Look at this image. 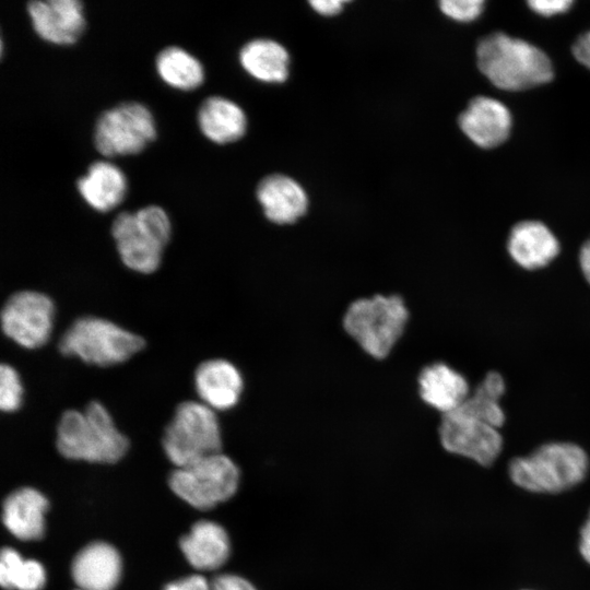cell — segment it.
Instances as JSON below:
<instances>
[{"instance_id":"1","label":"cell","mask_w":590,"mask_h":590,"mask_svg":"<svg viewBox=\"0 0 590 590\" xmlns=\"http://www.w3.org/2000/svg\"><path fill=\"white\" fill-rule=\"evenodd\" d=\"M480 71L498 88L524 91L553 79L547 55L536 46L495 32L483 37L476 47Z\"/></svg>"},{"instance_id":"2","label":"cell","mask_w":590,"mask_h":590,"mask_svg":"<svg viewBox=\"0 0 590 590\" xmlns=\"http://www.w3.org/2000/svg\"><path fill=\"white\" fill-rule=\"evenodd\" d=\"M56 445L67 459L88 462L114 463L129 448L127 437L119 432L108 410L98 401L90 402L83 410L62 413Z\"/></svg>"},{"instance_id":"3","label":"cell","mask_w":590,"mask_h":590,"mask_svg":"<svg viewBox=\"0 0 590 590\" xmlns=\"http://www.w3.org/2000/svg\"><path fill=\"white\" fill-rule=\"evenodd\" d=\"M409 319L402 296L375 294L354 299L343 314L342 327L365 354L384 359L402 338Z\"/></svg>"},{"instance_id":"4","label":"cell","mask_w":590,"mask_h":590,"mask_svg":"<svg viewBox=\"0 0 590 590\" xmlns=\"http://www.w3.org/2000/svg\"><path fill=\"white\" fill-rule=\"evenodd\" d=\"M589 459L578 445L568 441L547 442L526 457L509 462L508 473L519 487L554 494L569 489L587 475Z\"/></svg>"},{"instance_id":"5","label":"cell","mask_w":590,"mask_h":590,"mask_svg":"<svg viewBox=\"0 0 590 590\" xmlns=\"http://www.w3.org/2000/svg\"><path fill=\"white\" fill-rule=\"evenodd\" d=\"M172 235V223L158 205L120 212L111 224V236L122 263L138 273L156 271Z\"/></svg>"},{"instance_id":"6","label":"cell","mask_w":590,"mask_h":590,"mask_svg":"<svg viewBox=\"0 0 590 590\" xmlns=\"http://www.w3.org/2000/svg\"><path fill=\"white\" fill-rule=\"evenodd\" d=\"M145 341L138 334L101 317L78 318L59 340V351L101 367L121 364L140 352Z\"/></svg>"},{"instance_id":"7","label":"cell","mask_w":590,"mask_h":590,"mask_svg":"<svg viewBox=\"0 0 590 590\" xmlns=\"http://www.w3.org/2000/svg\"><path fill=\"white\" fill-rule=\"evenodd\" d=\"M162 445L177 468L221 452L222 434L216 412L200 401L179 403L165 428Z\"/></svg>"},{"instance_id":"8","label":"cell","mask_w":590,"mask_h":590,"mask_svg":"<svg viewBox=\"0 0 590 590\" xmlns=\"http://www.w3.org/2000/svg\"><path fill=\"white\" fill-rule=\"evenodd\" d=\"M172 491L197 509L206 510L228 500L237 491L239 470L221 452L177 468L168 480Z\"/></svg>"},{"instance_id":"9","label":"cell","mask_w":590,"mask_h":590,"mask_svg":"<svg viewBox=\"0 0 590 590\" xmlns=\"http://www.w3.org/2000/svg\"><path fill=\"white\" fill-rule=\"evenodd\" d=\"M156 122L151 110L139 102H123L96 119L93 142L106 157L134 155L156 138Z\"/></svg>"},{"instance_id":"10","label":"cell","mask_w":590,"mask_h":590,"mask_svg":"<svg viewBox=\"0 0 590 590\" xmlns=\"http://www.w3.org/2000/svg\"><path fill=\"white\" fill-rule=\"evenodd\" d=\"M55 305L51 298L37 291L12 294L1 310L3 333L24 349H38L46 344L54 328Z\"/></svg>"},{"instance_id":"11","label":"cell","mask_w":590,"mask_h":590,"mask_svg":"<svg viewBox=\"0 0 590 590\" xmlns=\"http://www.w3.org/2000/svg\"><path fill=\"white\" fill-rule=\"evenodd\" d=\"M438 435L445 450L471 459L483 467L492 465L503 449L499 428L459 409L441 415Z\"/></svg>"},{"instance_id":"12","label":"cell","mask_w":590,"mask_h":590,"mask_svg":"<svg viewBox=\"0 0 590 590\" xmlns=\"http://www.w3.org/2000/svg\"><path fill=\"white\" fill-rule=\"evenodd\" d=\"M26 8L34 32L47 43L73 45L86 28L83 3L79 0H34Z\"/></svg>"},{"instance_id":"13","label":"cell","mask_w":590,"mask_h":590,"mask_svg":"<svg viewBox=\"0 0 590 590\" xmlns=\"http://www.w3.org/2000/svg\"><path fill=\"white\" fill-rule=\"evenodd\" d=\"M193 382L199 401L215 412L235 408L245 386L240 370L224 358L202 362L194 371Z\"/></svg>"},{"instance_id":"14","label":"cell","mask_w":590,"mask_h":590,"mask_svg":"<svg viewBox=\"0 0 590 590\" xmlns=\"http://www.w3.org/2000/svg\"><path fill=\"white\" fill-rule=\"evenodd\" d=\"M511 122L508 108L487 96L471 99L458 118L462 132L483 149H493L504 143L509 137Z\"/></svg>"},{"instance_id":"15","label":"cell","mask_w":590,"mask_h":590,"mask_svg":"<svg viewBox=\"0 0 590 590\" xmlns=\"http://www.w3.org/2000/svg\"><path fill=\"white\" fill-rule=\"evenodd\" d=\"M559 241L540 221H521L509 233L507 251L516 264L524 270L548 266L559 253Z\"/></svg>"},{"instance_id":"16","label":"cell","mask_w":590,"mask_h":590,"mask_svg":"<svg viewBox=\"0 0 590 590\" xmlns=\"http://www.w3.org/2000/svg\"><path fill=\"white\" fill-rule=\"evenodd\" d=\"M417 388L421 400L441 415L460 408L471 393L467 378L444 362L423 367Z\"/></svg>"},{"instance_id":"17","label":"cell","mask_w":590,"mask_h":590,"mask_svg":"<svg viewBox=\"0 0 590 590\" xmlns=\"http://www.w3.org/2000/svg\"><path fill=\"white\" fill-rule=\"evenodd\" d=\"M256 196L266 217L278 225L297 222L308 208V199L302 186L288 176L273 174L258 185Z\"/></svg>"},{"instance_id":"18","label":"cell","mask_w":590,"mask_h":590,"mask_svg":"<svg viewBox=\"0 0 590 590\" xmlns=\"http://www.w3.org/2000/svg\"><path fill=\"white\" fill-rule=\"evenodd\" d=\"M71 574L81 590H113L121 576L120 555L108 543H91L74 557Z\"/></svg>"},{"instance_id":"19","label":"cell","mask_w":590,"mask_h":590,"mask_svg":"<svg viewBox=\"0 0 590 590\" xmlns=\"http://www.w3.org/2000/svg\"><path fill=\"white\" fill-rule=\"evenodd\" d=\"M128 182L125 173L108 161L93 162L76 181L83 201L97 212H109L125 199Z\"/></svg>"},{"instance_id":"20","label":"cell","mask_w":590,"mask_h":590,"mask_svg":"<svg viewBox=\"0 0 590 590\" xmlns=\"http://www.w3.org/2000/svg\"><path fill=\"white\" fill-rule=\"evenodd\" d=\"M46 497L35 488L24 487L11 493L3 503L5 528L23 541L39 540L44 534Z\"/></svg>"},{"instance_id":"21","label":"cell","mask_w":590,"mask_h":590,"mask_svg":"<svg viewBox=\"0 0 590 590\" xmlns=\"http://www.w3.org/2000/svg\"><path fill=\"white\" fill-rule=\"evenodd\" d=\"M182 554L199 570H214L226 563L231 543L224 528L216 522L201 520L180 539Z\"/></svg>"},{"instance_id":"22","label":"cell","mask_w":590,"mask_h":590,"mask_svg":"<svg viewBox=\"0 0 590 590\" xmlns=\"http://www.w3.org/2000/svg\"><path fill=\"white\" fill-rule=\"evenodd\" d=\"M197 123L201 133L216 144L235 142L247 129L245 111L223 96H209L200 104Z\"/></svg>"},{"instance_id":"23","label":"cell","mask_w":590,"mask_h":590,"mask_svg":"<svg viewBox=\"0 0 590 590\" xmlns=\"http://www.w3.org/2000/svg\"><path fill=\"white\" fill-rule=\"evenodd\" d=\"M243 69L252 78L267 83H282L288 75L287 50L271 39H253L239 51Z\"/></svg>"},{"instance_id":"24","label":"cell","mask_w":590,"mask_h":590,"mask_svg":"<svg viewBox=\"0 0 590 590\" xmlns=\"http://www.w3.org/2000/svg\"><path fill=\"white\" fill-rule=\"evenodd\" d=\"M161 80L179 91H193L204 81V69L199 59L178 46L162 49L155 59Z\"/></svg>"},{"instance_id":"25","label":"cell","mask_w":590,"mask_h":590,"mask_svg":"<svg viewBox=\"0 0 590 590\" xmlns=\"http://www.w3.org/2000/svg\"><path fill=\"white\" fill-rule=\"evenodd\" d=\"M505 390L506 384L503 376L498 371H489L458 409L482 422L500 428L506 420L500 405V399Z\"/></svg>"},{"instance_id":"26","label":"cell","mask_w":590,"mask_h":590,"mask_svg":"<svg viewBox=\"0 0 590 590\" xmlns=\"http://www.w3.org/2000/svg\"><path fill=\"white\" fill-rule=\"evenodd\" d=\"M46 574L40 563L23 559L10 547H4L0 556V583L7 590H42Z\"/></svg>"},{"instance_id":"27","label":"cell","mask_w":590,"mask_h":590,"mask_svg":"<svg viewBox=\"0 0 590 590\" xmlns=\"http://www.w3.org/2000/svg\"><path fill=\"white\" fill-rule=\"evenodd\" d=\"M23 387L19 373L13 366L0 367V408L3 412L17 411L22 404Z\"/></svg>"},{"instance_id":"28","label":"cell","mask_w":590,"mask_h":590,"mask_svg":"<svg viewBox=\"0 0 590 590\" xmlns=\"http://www.w3.org/2000/svg\"><path fill=\"white\" fill-rule=\"evenodd\" d=\"M440 11L458 22H471L482 13V0H442L438 3Z\"/></svg>"},{"instance_id":"29","label":"cell","mask_w":590,"mask_h":590,"mask_svg":"<svg viewBox=\"0 0 590 590\" xmlns=\"http://www.w3.org/2000/svg\"><path fill=\"white\" fill-rule=\"evenodd\" d=\"M573 3L570 0H532L528 5L539 15L553 16L566 12Z\"/></svg>"},{"instance_id":"30","label":"cell","mask_w":590,"mask_h":590,"mask_svg":"<svg viewBox=\"0 0 590 590\" xmlns=\"http://www.w3.org/2000/svg\"><path fill=\"white\" fill-rule=\"evenodd\" d=\"M212 590H257L247 579L233 574H223L215 577L211 583Z\"/></svg>"},{"instance_id":"31","label":"cell","mask_w":590,"mask_h":590,"mask_svg":"<svg viewBox=\"0 0 590 590\" xmlns=\"http://www.w3.org/2000/svg\"><path fill=\"white\" fill-rule=\"evenodd\" d=\"M164 590H212V587L204 577L192 575L168 583Z\"/></svg>"},{"instance_id":"32","label":"cell","mask_w":590,"mask_h":590,"mask_svg":"<svg viewBox=\"0 0 590 590\" xmlns=\"http://www.w3.org/2000/svg\"><path fill=\"white\" fill-rule=\"evenodd\" d=\"M571 52L579 63L590 69V31L576 39L573 44Z\"/></svg>"},{"instance_id":"33","label":"cell","mask_w":590,"mask_h":590,"mask_svg":"<svg viewBox=\"0 0 590 590\" xmlns=\"http://www.w3.org/2000/svg\"><path fill=\"white\" fill-rule=\"evenodd\" d=\"M343 0H312L309 4L321 15L332 16L340 13L343 9Z\"/></svg>"},{"instance_id":"34","label":"cell","mask_w":590,"mask_h":590,"mask_svg":"<svg viewBox=\"0 0 590 590\" xmlns=\"http://www.w3.org/2000/svg\"><path fill=\"white\" fill-rule=\"evenodd\" d=\"M579 550L583 559L590 564V512L580 531Z\"/></svg>"},{"instance_id":"35","label":"cell","mask_w":590,"mask_h":590,"mask_svg":"<svg viewBox=\"0 0 590 590\" xmlns=\"http://www.w3.org/2000/svg\"><path fill=\"white\" fill-rule=\"evenodd\" d=\"M579 267L585 280L590 284V237L582 244L579 250Z\"/></svg>"},{"instance_id":"36","label":"cell","mask_w":590,"mask_h":590,"mask_svg":"<svg viewBox=\"0 0 590 590\" xmlns=\"http://www.w3.org/2000/svg\"><path fill=\"white\" fill-rule=\"evenodd\" d=\"M78 590H81V589H78Z\"/></svg>"}]
</instances>
